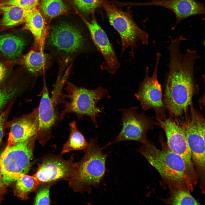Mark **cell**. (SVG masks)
I'll return each instance as SVG.
<instances>
[{
    "instance_id": "17",
    "label": "cell",
    "mask_w": 205,
    "mask_h": 205,
    "mask_svg": "<svg viewBox=\"0 0 205 205\" xmlns=\"http://www.w3.org/2000/svg\"><path fill=\"white\" fill-rule=\"evenodd\" d=\"M24 29L29 30L34 38V48L37 51H44L48 31L46 28L42 16L36 9L26 12Z\"/></svg>"
},
{
    "instance_id": "15",
    "label": "cell",
    "mask_w": 205,
    "mask_h": 205,
    "mask_svg": "<svg viewBox=\"0 0 205 205\" xmlns=\"http://www.w3.org/2000/svg\"><path fill=\"white\" fill-rule=\"evenodd\" d=\"M8 125L10 129L6 149L37 136L39 128L38 108L29 114L14 119L8 123Z\"/></svg>"
},
{
    "instance_id": "19",
    "label": "cell",
    "mask_w": 205,
    "mask_h": 205,
    "mask_svg": "<svg viewBox=\"0 0 205 205\" xmlns=\"http://www.w3.org/2000/svg\"><path fill=\"white\" fill-rule=\"evenodd\" d=\"M51 59L50 56L44 51L32 49L23 56L22 62L30 73L37 75L45 73Z\"/></svg>"
},
{
    "instance_id": "29",
    "label": "cell",
    "mask_w": 205,
    "mask_h": 205,
    "mask_svg": "<svg viewBox=\"0 0 205 205\" xmlns=\"http://www.w3.org/2000/svg\"><path fill=\"white\" fill-rule=\"evenodd\" d=\"M50 183L43 186L39 190L36 196L34 204L49 205L50 203Z\"/></svg>"
},
{
    "instance_id": "23",
    "label": "cell",
    "mask_w": 205,
    "mask_h": 205,
    "mask_svg": "<svg viewBox=\"0 0 205 205\" xmlns=\"http://www.w3.org/2000/svg\"><path fill=\"white\" fill-rule=\"evenodd\" d=\"M40 8L43 14L49 18L64 14L67 10L62 0H42Z\"/></svg>"
},
{
    "instance_id": "14",
    "label": "cell",
    "mask_w": 205,
    "mask_h": 205,
    "mask_svg": "<svg viewBox=\"0 0 205 205\" xmlns=\"http://www.w3.org/2000/svg\"><path fill=\"white\" fill-rule=\"evenodd\" d=\"M94 16L90 21L85 19L84 21L94 44L104 59L103 69L109 73L114 74L119 68L120 63L106 34Z\"/></svg>"
},
{
    "instance_id": "10",
    "label": "cell",
    "mask_w": 205,
    "mask_h": 205,
    "mask_svg": "<svg viewBox=\"0 0 205 205\" xmlns=\"http://www.w3.org/2000/svg\"><path fill=\"white\" fill-rule=\"evenodd\" d=\"M155 64L152 75H149V69L146 67L145 75L140 83L138 91L135 96L140 102L143 110L146 111L153 109L156 116L165 114L166 109L163 101L161 86L158 80V67L161 56L157 53Z\"/></svg>"
},
{
    "instance_id": "25",
    "label": "cell",
    "mask_w": 205,
    "mask_h": 205,
    "mask_svg": "<svg viewBox=\"0 0 205 205\" xmlns=\"http://www.w3.org/2000/svg\"><path fill=\"white\" fill-rule=\"evenodd\" d=\"M171 201V204L174 205L200 204L189 191L183 189L174 191Z\"/></svg>"
},
{
    "instance_id": "6",
    "label": "cell",
    "mask_w": 205,
    "mask_h": 205,
    "mask_svg": "<svg viewBox=\"0 0 205 205\" xmlns=\"http://www.w3.org/2000/svg\"><path fill=\"white\" fill-rule=\"evenodd\" d=\"M102 7L110 24L120 36L122 53L129 47L131 48L132 53H133L139 42L144 45L148 44V34L137 25L130 9L124 10L108 0H102Z\"/></svg>"
},
{
    "instance_id": "9",
    "label": "cell",
    "mask_w": 205,
    "mask_h": 205,
    "mask_svg": "<svg viewBox=\"0 0 205 205\" xmlns=\"http://www.w3.org/2000/svg\"><path fill=\"white\" fill-rule=\"evenodd\" d=\"M138 109L137 107L120 109L122 114L123 126L111 144L125 141H135L142 144L147 140V131L158 124L144 112L138 113Z\"/></svg>"
},
{
    "instance_id": "7",
    "label": "cell",
    "mask_w": 205,
    "mask_h": 205,
    "mask_svg": "<svg viewBox=\"0 0 205 205\" xmlns=\"http://www.w3.org/2000/svg\"><path fill=\"white\" fill-rule=\"evenodd\" d=\"M37 136L5 149L0 156L3 182L8 185L30 170Z\"/></svg>"
},
{
    "instance_id": "8",
    "label": "cell",
    "mask_w": 205,
    "mask_h": 205,
    "mask_svg": "<svg viewBox=\"0 0 205 205\" xmlns=\"http://www.w3.org/2000/svg\"><path fill=\"white\" fill-rule=\"evenodd\" d=\"M180 123L190 149L192 159L201 174L204 173L205 122L203 115L191 104Z\"/></svg>"
},
{
    "instance_id": "21",
    "label": "cell",
    "mask_w": 205,
    "mask_h": 205,
    "mask_svg": "<svg viewBox=\"0 0 205 205\" xmlns=\"http://www.w3.org/2000/svg\"><path fill=\"white\" fill-rule=\"evenodd\" d=\"M69 125L70 128L69 135L67 142L63 145L62 154L71 151L85 149L88 145L83 135L77 127L76 121L71 122Z\"/></svg>"
},
{
    "instance_id": "28",
    "label": "cell",
    "mask_w": 205,
    "mask_h": 205,
    "mask_svg": "<svg viewBox=\"0 0 205 205\" xmlns=\"http://www.w3.org/2000/svg\"><path fill=\"white\" fill-rule=\"evenodd\" d=\"M38 4V0H7L0 3V6L16 5L29 11L37 9Z\"/></svg>"
},
{
    "instance_id": "22",
    "label": "cell",
    "mask_w": 205,
    "mask_h": 205,
    "mask_svg": "<svg viewBox=\"0 0 205 205\" xmlns=\"http://www.w3.org/2000/svg\"><path fill=\"white\" fill-rule=\"evenodd\" d=\"M16 181L15 193L17 196L22 200L27 199L28 194L37 188L40 184L33 176L26 174L22 175Z\"/></svg>"
},
{
    "instance_id": "33",
    "label": "cell",
    "mask_w": 205,
    "mask_h": 205,
    "mask_svg": "<svg viewBox=\"0 0 205 205\" xmlns=\"http://www.w3.org/2000/svg\"><path fill=\"white\" fill-rule=\"evenodd\" d=\"M151 1H159V0H151Z\"/></svg>"
},
{
    "instance_id": "2",
    "label": "cell",
    "mask_w": 205,
    "mask_h": 205,
    "mask_svg": "<svg viewBox=\"0 0 205 205\" xmlns=\"http://www.w3.org/2000/svg\"><path fill=\"white\" fill-rule=\"evenodd\" d=\"M162 148L159 149L147 140L137 150L158 171L162 179L174 191L193 189L194 173L183 159L172 151L160 136Z\"/></svg>"
},
{
    "instance_id": "13",
    "label": "cell",
    "mask_w": 205,
    "mask_h": 205,
    "mask_svg": "<svg viewBox=\"0 0 205 205\" xmlns=\"http://www.w3.org/2000/svg\"><path fill=\"white\" fill-rule=\"evenodd\" d=\"M38 108L39 128L37 140L42 145L50 139L53 128L60 121V112L52 103L45 78Z\"/></svg>"
},
{
    "instance_id": "30",
    "label": "cell",
    "mask_w": 205,
    "mask_h": 205,
    "mask_svg": "<svg viewBox=\"0 0 205 205\" xmlns=\"http://www.w3.org/2000/svg\"><path fill=\"white\" fill-rule=\"evenodd\" d=\"M13 103V101L11 102L0 114V145L2 142L6 128L8 126V118Z\"/></svg>"
},
{
    "instance_id": "24",
    "label": "cell",
    "mask_w": 205,
    "mask_h": 205,
    "mask_svg": "<svg viewBox=\"0 0 205 205\" xmlns=\"http://www.w3.org/2000/svg\"><path fill=\"white\" fill-rule=\"evenodd\" d=\"M20 87L13 80L0 88V112L20 91Z\"/></svg>"
},
{
    "instance_id": "18",
    "label": "cell",
    "mask_w": 205,
    "mask_h": 205,
    "mask_svg": "<svg viewBox=\"0 0 205 205\" xmlns=\"http://www.w3.org/2000/svg\"><path fill=\"white\" fill-rule=\"evenodd\" d=\"M24 39L12 34L0 35V53L9 62L20 56L26 45Z\"/></svg>"
},
{
    "instance_id": "27",
    "label": "cell",
    "mask_w": 205,
    "mask_h": 205,
    "mask_svg": "<svg viewBox=\"0 0 205 205\" xmlns=\"http://www.w3.org/2000/svg\"><path fill=\"white\" fill-rule=\"evenodd\" d=\"M103 0H73L75 5L81 11L87 13H93L102 7Z\"/></svg>"
},
{
    "instance_id": "11",
    "label": "cell",
    "mask_w": 205,
    "mask_h": 205,
    "mask_svg": "<svg viewBox=\"0 0 205 205\" xmlns=\"http://www.w3.org/2000/svg\"><path fill=\"white\" fill-rule=\"evenodd\" d=\"M158 125L164 131L167 144L173 152L181 157L188 167L194 172L190 151L183 130L178 119L165 114L156 116Z\"/></svg>"
},
{
    "instance_id": "31",
    "label": "cell",
    "mask_w": 205,
    "mask_h": 205,
    "mask_svg": "<svg viewBox=\"0 0 205 205\" xmlns=\"http://www.w3.org/2000/svg\"><path fill=\"white\" fill-rule=\"evenodd\" d=\"M9 63L0 61V88L9 74Z\"/></svg>"
},
{
    "instance_id": "12",
    "label": "cell",
    "mask_w": 205,
    "mask_h": 205,
    "mask_svg": "<svg viewBox=\"0 0 205 205\" xmlns=\"http://www.w3.org/2000/svg\"><path fill=\"white\" fill-rule=\"evenodd\" d=\"M75 163L72 159L50 156L43 159L33 176L40 184H49L60 180L69 181L74 175Z\"/></svg>"
},
{
    "instance_id": "20",
    "label": "cell",
    "mask_w": 205,
    "mask_h": 205,
    "mask_svg": "<svg viewBox=\"0 0 205 205\" xmlns=\"http://www.w3.org/2000/svg\"><path fill=\"white\" fill-rule=\"evenodd\" d=\"M3 16L1 24L5 27H10L24 22L27 11L16 5L0 6Z\"/></svg>"
},
{
    "instance_id": "3",
    "label": "cell",
    "mask_w": 205,
    "mask_h": 205,
    "mask_svg": "<svg viewBox=\"0 0 205 205\" xmlns=\"http://www.w3.org/2000/svg\"><path fill=\"white\" fill-rule=\"evenodd\" d=\"M110 145L109 142L100 147L96 140H89L85 153L80 161L76 163L74 175L69 181L74 190L90 193L92 186L97 187L100 185L105 173L107 156L102 150Z\"/></svg>"
},
{
    "instance_id": "5",
    "label": "cell",
    "mask_w": 205,
    "mask_h": 205,
    "mask_svg": "<svg viewBox=\"0 0 205 205\" xmlns=\"http://www.w3.org/2000/svg\"><path fill=\"white\" fill-rule=\"evenodd\" d=\"M65 89L67 94H64L65 99H68L63 104V109L60 112L62 121L67 114L73 113L78 119H82L84 116H89L95 125L98 127L97 117L101 112L97 106V103L107 94V89L102 87L91 90L77 87L66 82Z\"/></svg>"
},
{
    "instance_id": "32",
    "label": "cell",
    "mask_w": 205,
    "mask_h": 205,
    "mask_svg": "<svg viewBox=\"0 0 205 205\" xmlns=\"http://www.w3.org/2000/svg\"><path fill=\"white\" fill-rule=\"evenodd\" d=\"M5 185L3 181V175L0 162V197L4 192Z\"/></svg>"
},
{
    "instance_id": "4",
    "label": "cell",
    "mask_w": 205,
    "mask_h": 205,
    "mask_svg": "<svg viewBox=\"0 0 205 205\" xmlns=\"http://www.w3.org/2000/svg\"><path fill=\"white\" fill-rule=\"evenodd\" d=\"M86 40L77 28L62 23L51 27L48 31L45 47L52 59L65 67L86 48Z\"/></svg>"
},
{
    "instance_id": "16",
    "label": "cell",
    "mask_w": 205,
    "mask_h": 205,
    "mask_svg": "<svg viewBox=\"0 0 205 205\" xmlns=\"http://www.w3.org/2000/svg\"><path fill=\"white\" fill-rule=\"evenodd\" d=\"M141 5L160 6L172 11L175 15V25L191 16L205 13L204 4L195 0H161L142 3Z\"/></svg>"
},
{
    "instance_id": "26",
    "label": "cell",
    "mask_w": 205,
    "mask_h": 205,
    "mask_svg": "<svg viewBox=\"0 0 205 205\" xmlns=\"http://www.w3.org/2000/svg\"><path fill=\"white\" fill-rule=\"evenodd\" d=\"M66 73L62 77L60 75L53 90L52 96L50 97L51 101L54 106L57 107L58 105L60 104H63L65 99L64 97V94L62 92L63 87L66 82V79L69 74V69H68Z\"/></svg>"
},
{
    "instance_id": "1",
    "label": "cell",
    "mask_w": 205,
    "mask_h": 205,
    "mask_svg": "<svg viewBox=\"0 0 205 205\" xmlns=\"http://www.w3.org/2000/svg\"><path fill=\"white\" fill-rule=\"evenodd\" d=\"M167 47L169 53L168 71L164 85L163 101L170 116L177 119L184 114L192 103V99L198 93L199 86L194 76V65L200 56L196 50H186L182 53L181 36L170 37Z\"/></svg>"
}]
</instances>
